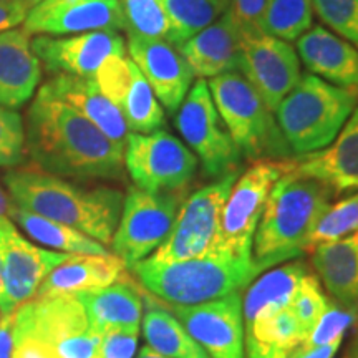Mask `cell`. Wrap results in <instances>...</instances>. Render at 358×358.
Returning a JSON list of instances; mask_svg holds the SVG:
<instances>
[{
  "mask_svg": "<svg viewBox=\"0 0 358 358\" xmlns=\"http://www.w3.org/2000/svg\"><path fill=\"white\" fill-rule=\"evenodd\" d=\"M140 330L111 329L101 334L100 358H133L138 348Z\"/></svg>",
  "mask_w": 358,
  "mask_h": 358,
  "instance_id": "41",
  "label": "cell"
},
{
  "mask_svg": "<svg viewBox=\"0 0 358 358\" xmlns=\"http://www.w3.org/2000/svg\"><path fill=\"white\" fill-rule=\"evenodd\" d=\"M10 358H58L57 352L37 338H22L13 342Z\"/></svg>",
  "mask_w": 358,
  "mask_h": 358,
  "instance_id": "43",
  "label": "cell"
},
{
  "mask_svg": "<svg viewBox=\"0 0 358 358\" xmlns=\"http://www.w3.org/2000/svg\"><path fill=\"white\" fill-rule=\"evenodd\" d=\"M122 7L128 35L173 43V25L163 0H122Z\"/></svg>",
  "mask_w": 358,
  "mask_h": 358,
  "instance_id": "34",
  "label": "cell"
},
{
  "mask_svg": "<svg viewBox=\"0 0 358 358\" xmlns=\"http://www.w3.org/2000/svg\"><path fill=\"white\" fill-rule=\"evenodd\" d=\"M237 176V173H231L187 196L168 237L148 257L159 262H178L209 254L216 241L224 203Z\"/></svg>",
  "mask_w": 358,
  "mask_h": 358,
  "instance_id": "11",
  "label": "cell"
},
{
  "mask_svg": "<svg viewBox=\"0 0 358 358\" xmlns=\"http://www.w3.org/2000/svg\"><path fill=\"white\" fill-rule=\"evenodd\" d=\"M95 82L123 115L129 133H153L164 124L163 106L128 55L108 58L96 71Z\"/></svg>",
  "mask_w": 358,
  "mask_h": 358,
  "instance_id": "16",
  "label": "cell"
},
{
  "mask_svg": "<svg viewBox=\"0 0 358 358\" xmlns=\"http://www.w3.org/2000/svg\"><path fill=\"white\" fill-rule=\"evenodd\" d=\"M237 70L274 113L302 77L292 45L266 34L244 35Z\"/></svg>",
  "mask_w": 358,
  "mask_h": 358,
  "instance_id": "12",
  "label": "cell"
},
{
  "mask_svg": "<svg viewBox=\"0 0 358 358\" xmlns=\"http://www.w3.org/2000/svg\"><path fill=\"white\" fill-rule=\"evenodd\" d=\"M13 350V327L12 317L2 320L0 325V358H10Z\"/></svg>",
  "mask_w": 358,
  "mask_h": 358,
  "instance_id": "45",
  "label": "cell"
},
{
  "mask_svg": "<svg viewBox=\"0 0 358 358\" xmlns=\"http://www.w3.org/2000/svg\"><path fill=\"white\" fill-rule=\"evenodd\" d=\"M8 217L19 224L34 241L55 250H62L66 254H90V256H108L110 254L105 245L83 232L73 229L66 224L27 211L13 203Z\"/></svg>",
  "mask_w": 358,
  "mask_h": 358,
  "instance_id": "30",
  "label": "cell"
},
{
  "mask_svg": "<svg viewBox=\"0 0 358 358\" xmlns=\"http://www.w3.org/2000/svg\"><path fill=\"white\" fill-rule=\"evenodd\" d=\"M208 87L219 116L241 153L254 161L289 159L294 155L274 111L268 110L239 71L209 78Z\"/></svg>",
  "mask_w": 358,
  "mask_h": 358,
  "instance_id": "6",
  "label": "cell"
},
{
  "mask_svg": "<svg viewBox=\"0 0 358 358\" xmlns=\"http://www.w3.org/2000/svg\"><path fill=\"white\" fill-rule=\"evenodd\" d=\"M131 271L148 292L168 306H199L244 287L261 274L252 257H232L222 254L159 262L146 257L131 266Z\"/></svg>",
  "mask_w": 358,
  "mask_h": 358,
  "instance_id": "4",
  "label": "cell"
},
{
  "mask_svg": "<svg viewBox=\"0 0 358 358\" xmlns=\"http://www.w3.org/2000/svg\"><path fill=\"white\" fill-rule=\"evenodd\" d=\"M127 52L150 83L161 106L169 113H176L194 80L176 45L166 40L128 35Z\"/></svg>",
  "mask_w": 358,
  "mask_h": 358,
  "instance_id": "17",
  "label": "cell"
},
{
  "mask_svg": "<svg viewBox=\"0 0 358 358\" xmlns=\"http://www.w3.org/2000/svg\"><path fill=\"white\" fill-rule=\"evenodd\" d=\"M66 2H73V0H42V2L37 3V6L52 7V6H58V3H66Z\"/></svg>",
  "mask_w": 358,
  "mask_h": 358,
  "instance_id": "49",
  "label": "cell"
},
{
  "mask_svg": "<svg viewBox=\"0 0 358 358\" xmlns=\"http://www.w3.org/2000/svg\"><path fill=\"white\" fill-rule=\"evenodd\" d=\"M306 274L303 264H287L272 268L254 282L243 301L244 327L289 307Z\"/></svg>",
  "mask_w": 358,
  "mask_h": 358,
  "instance_id": "28",
  "label": "cell"
},
{
  "mask_svg": "<svg viewBox=\"0 0 358 358\" xmlns=\"http://www.w3.org/2000/svg\"><path fill=\"white\" fill-rule=\"evenodd\" d=\"M353 232H358V192L327 208L308 237L307 250L322 243L342 239Z\"/></svg>",
  "mask_w": 358,
  "mask_h": 358,
  "instance_id": "35",
  "label": "cell"
},
{
  "mask_svg": "<svg viewBox=\"0 0 358 358\" xmlns=\"http://www.w3.org/2000/svg\"><path fill=\"white\" fill-rule=\"evenodd\" d=\"M2 320H3V319H2V317H0V325H2Z\"/></svg>",
  "mask_w": 358,
  "mask_h": 358,
  "instance_id": "52",
  "label": "cell"
},
{
  "mask_svg": "<svg viewBox=\"0 0 358 358\" xmlns=\"http://www.w3.org/2000/svg\"><path fill=\"white\" fill-rule=\"evenodd\" d=\"M30 47L48 73L83 78H95L108 58L127 55V40L118 30H93L65 37L35 35Z\"/></svg>",
  "mask_w": 358,
  "mask_h": 358,
  "instance_id": "13",
  "label": "cell"
},
{
  "mask_svg": "<svg viewBox=\"0 0 358 358\" xmlns=\"http://www.w3.org/2000/svg\"><path fill=\"white\" fill-rule=\"evenodd\" d=\"M42 66L24 29L0 32V106L19 110L34 96Z\"/></svg>",
  "mask_w": 358,
  "mask_h": 358,
  "instance_id": "24",
  "label": "cell"
},
{
  "mask_svg": "<svg viewBox=\"0 0 358 358\" xmlns=\"http://www.w3.org/2000/svg\"><path fill=\"white\" fill-rule=\"evenodd\" d=\"M297 55L312 75L358 95V48L325 27H312L297 40Z\"/></svg>",
  "mask_w": 358,
  "mask_h": 358,
  "instance_id": "23",
  "label": "cell"
},
{
  "mask_svg": "<svg viewBox=\"0 0 358 358\" xmlns=\"http://www.w3.org/2000/svg\"><path fill=\"white\" fill-rule=\"evenodd\" d=\"M209 358H245L243 297L234 292L199 306H168Z\"/></svg>",
  "mask_w": 358,
  "mask_h": 358,
  "instance_id": "15",
  "label": "cell"
},
{
  "mask_svg": "<svg viewBox=\"0 0 358 358\" xmlns=\"http://www.w3.org/2000/svg\"><path fill=\"white\" fill-rule=\"evenodd\" d=\"M87 312L90 327L98 334L111 329L140 330L145 299L131 282H116L108 287L77 295Z\"/></svg>",
  "mask_w": 358,
  "mask_h": 358,
  "instance_id": "27",
  "label": "cell"
},
{
  "mask_svg": "<svg viewBox=\"0 0 358 358\" xmlns=\"http://www.w3.org/2000/svg\"><path fill=\"white\" fill-rule=\"evenodd\" d=\"M141 320L146 347L151 350L169 358H209L168 307L148 302Z\"/></svg>",
  "mask_w": 358,
  "mask_h": 358,
  "instance_id": "31",
  "label": "cell"
},
{
  "mask_svg": "<svg viewBox=\"0 0 358 358\" xmlns=\"http://www.w3.org/2000/svg\"><path fill=\"white\" fill-rule=\"evenodd\" d=\"M24 30L29 35H65L93 30H124L122 0H73L52 7L35 6L27 13Z\"/></svg>",
  "mask_w": 358,
  "mask_h": 358,
  "instance_id": "18",
  "label": "cell"
},
{
  "mask_svg": "<svg viewBox=\"0 0 358 358\" xmlns=\"http://www.w3.org/2000/svg\"><path fill=\"white\" fill-rule=\"evenodd\" d=\"M267 0H231L229 15L234 19L243 35L262 34L261 22Z\"/></svg>",
  "mask_w": 358,
  "mask_h": 358,
  "instance_id": "40",
  "label": "cell"
},
{
  "mask_svg": "<svg viewBox=\"0 0 358 358\" xmlns=\"http://www.w3.org/2000/svg\"><path fill=\"white\" fill-rule=\"evenodd\" d=\"M45 96L65 103L93 123L115 145L124 148L129 129L123 115L110 98L101 92L95 78L73 77V75H52L40 92Z\"/></svg>",
  "mask_w": 358,
  "mask_h": 358,
  "instance_id": "21",
  "label": "cell"
},
{
  "mask_svg": "<svg viewBox=\"0 0 358 358\" xmlns=\"http://www.w3.org/2000/svg\"><path fill=\"white\" fill-rule=\"evenodd\" d=\"M136 358H169V357L161 355V353L151 350L150 347H143L141 350H140V353H138Z\"/></svg>",
  "mask_w": 358,
  "mask_h": 358,
  "instance_id": "47",
  "label": "cell"
},
{
  "mask_svg": "<svg viewBox=\"0 0 358 358\" xmlns=\"http://www.w3.org/2000/svg\"><path fill=\"white\" fill-rule=\"evenodd\" d=\"M12 209V201L6 191L0 187V217H8Z\"/></svg>",
  "mask_w": 358,
  "mask_h": 358,
  "instance_id": "46",
  "label": "cell"
},
{
  "mask_svg": "<svg viewBox=\"0 0 358 358\" xmlns=\"http://www.w3.org/2000/svg\"><path fill=\"white\" fill-rule=\"evenodd\" d=\"M8 226H12V222L7 224V226L0 227V231L6 229ZM2 310H3V282H2V259H0V313H2Z\"/></svg>",
  "mask_w": 358,
  "mask_h": 358,
  "instance_id": "48",
  "label": "cell"
},
{
  "mask_svg": "<svg viewBox=\"0 0 358 358\" xmlns=\"http://www.w3.org/2000/svg\"><path fill=\"white\" fill-rule=\"evenodd\" d=\"M185 201V191L148 192L129 187L111 248L116 257L131 267L163 244Z\"/></svg>",
  "mask_w": 358,
  "mask_h": 358,
  "instance_id": "8",
  "label": "cell"
},
{
  "mask_svg": "<svg viewBox=\"0 0 358 358\" xmlns=\"http://www.w3.org/2000/svg\"><path fill=\"white\" fill-rule=\"evenodd\" d=\"M312 24V0H267L261 30L262 34L290 43L308 32Z\"/></svg>",
  "mask_w": 358,
  "mask_h": 358,
  "instance_id": "33",
  "label": "cell"
},
{
  "mask_svg": "<svg viewBox=\"0 0 358 358\" xmlns=\"http://www.w3.org/2000/svg\"><path fill=\"white\" fill-rule=\"evenodd\" d=\"M25 150L38 169L64 179H122L124 148L65 103L37 93L27 111Z\"/></svg>",
  "mask_w": 358,
  "mask_h": 358,
  "instance_id": "1",
  "label": "cell"
},
{
  "mask_svg": "<svg viewBox=\"0 0 358 358\" xmlns=\"http://www.w3.org/2000/svg\"><path fill=\"white\" fill-rule=\"evenodd\" d=\"M358 320V313L350 308L337 306V303H329L325 312L317 322L312 332L307 335L306 340L301 343V348H313L324 347L335 340H343V335L350 327Z\"/></svg>",
  "mask_w": 358,
  "mask_h": 358,
  "instance_id": "38",
  "label": "cell"
},
{
  "mask_svg": "<svg viewBox=\"0 0 358 358\" xmlns=\"http://www.w3.org/2000/svg\"><path fill=\"white\" fill-rule=\"evenodd\" d=\"M124 168L134 186L148 192L185 191L198 169V158L176 136L163 129L129 133Z\"/></svg>",
  "mask_w": 358,
  "mask_h": 358,
  "instance_id": "10",
  "label": "cell"
},
{
  "mask_svg": "<svg viewBox=\"0 0 358 358\" xmlns=\"http://www.w3.org/2000/svg\"><path fill=\"white\" fill-rule=\"evenodd\" d=\"M357 103L355 93L306 73L279 103L274 115L292 153L302 156L329 146Z\"/></svg>",
  "mask_w": 358,
  "mask_h": 358,
  "instance_id": "5",
  "label": "cell"
},
{
  "mask_svg": "<svg viewBox=\"0 0 358 358\" xmlns=\"http://www.w3.org/2000/svg\"><path fill=\"white\" fill-rule=\"evenodd\" d=\"M3 185L8 198L19 208L66 224L103 245L111 244L122 217V191L87 189L40 169H12L3 174Z\"/></svg>",
  "mask_w": 358,
  "mask_h": 358,
  "instance_id": "2",
  "label": "cell"
},
{
  "mask_svg": "<svg viewBox=\"0 0 358 358\" xmlns=\"http://www.w3.org/2000/svg\"><path fill=\"white\" fill-rule=\"evenodd\" d=\"M25 127L15 110L0 106V168H13L24 161Z\"/></svg>",
  "mask_w": 358,
  "mask_h": 358,
  "instance_id": "39",
  "label": "cell"
},
{
  "mask_svg": "<svg viewBox=\"0 0 358 358\" xmlns=\"http://www.w3.org/2000/svg\"><path fill=\"white\" fill-rule=\"evenodd\" d=\"M312 6L335 35L358 48V0H312Z\"/></svg>",
  "mask_w": 358,
  "mask_h": 358,
  "instance_id": "37",
  "label": "cell"
},
{
  "mask_svg": "<svg viewBox=\"0 0 358 358\" xmlns=\"http://www.w3.org/2000/svg\"><path fill=\"white\" fill-rule=\"evenodd\" d=\"M174 115L179 134L201 161L208 176L224 178L237 173L243 153L219 116L208 80H196Z\"/></svg>",
  "mask_w": 358,
  "mask_h": 358,
  "instance_id": "9",
  "label": "cell"
},
{
  "mask_svg": "<svg viewBox=\"0 0 358 358\" xmlns=\"http://www.w3.org/2000/svg\"><path fill=\"white\" fill-rule=\"evenodd\" d=\"M303 334L289 307L244 327L245 358H289Z\"/></svg>",
  "mask_w": 358,
  "mask_h": 358,
  "instance_id": "29",
  "label": "cell"
},
{
  "mask_svg": "<svg viewBox=\"0 0 358 358\" xmlns=\"http://www.w3.org/2000/svg\"><path fill=\"white\" fill-rule=\"evenodd\" d=\"M30 6L27 0H0V32L24 24Z\"/></svg>",
  "mask_w": 358,
  "mask_h": 358,
  "instance_id": "42",
  "label": "cell"
},
{
  "mask_svg": "<svg viewBox=\"0 0 358 358\" xmlns=\"http://www.w3.org/2000/svg\"><path fill=\"white\" fill-rule=\"evenodd\" d=\"M27 2H29V6H30V8H32V7H35V6H37V3H40V2H42V0H27Z\"/></svg>",
  "mask_w": 358,
  "mask_h": 358,
  "instance_id": "51",
  "label": "cell"
},
{
  "mask_svg": "<svg viewBox=\"0 0 358 358\" xmlns=\"http://www.w3.org/2000/svg\"><path fill=\"white\" fill-rule=\"evenodd\" d=\"M7 224H10V219H8V217H0V227L7 226Z\"/></svg>",
  "mask_w": 358,
  "mask_h": 358,
  "instance_id": "50",
  "label": "cell"
},
{
  "mask_svg": "<svg viewBox=\"0 0 358 358\" xmlns=\"http://www.w3.org/2000/svg\"><path fill=\"white\" fill-rule=\"evenodd\" d=\"M13 342L37 338L52 348L71 335L92 329L77 295L34 297L12 315Z\"/></svg>",
  "mask_w": 358,
  "mask_h": 358,
  "instance_id": "19",
  "label": "cell"
},
{
  "mask_svg": "<svg viewBox=\"0 0 358 358\" xmlns=\"http://www.w3.org/2000/svg\"><path fill=\"white\" fill-rule=\"evenodd\" d=\"M163 3L173 25V45L179 47L222 17L231 0H163Z\"/></svg>",
  "mask_w": 358,
  "mask_h": 358,
  "instance_id": "32",
  "label": "cell"
},
{
  "mask_svg": "<svg viewBox=\"0 0 358 358\" xmlns=\"http://www.w3.org/2000/svg\"><path fill=\"white\" fill-rule=\"evenodd\" d=\"M243 32L229 12L178 47L194 78L209 80L237 71Z\"/></svg>",
  "mask_w": 358,
  "mask_h": 358,
  "instance_id": "22",
  "label": "cell"
},
{
  "mask_svg": "<svg viewBox=\"0 0 358 358\" xmlns=\"http://www.w3.org/2000/svg\"><path fill=\"white\" fill-rule=\"evenodd\" d=\"M292 169V159H257L237 176L224 203L219 231L209 254L252 257L257 224L272 187Z\"/></svg>",
  "mask_w": 358,
  "mask_h": 358,
  "instance_id": "7",
  "label": "cell"
},
{
  "mask_svg": "<svg viewBox=\"0 0 358 358\" xmlns=\"http://www.w3.org/2000/svg\"><path fill=\"white\" fill-rule=\"evenodd\" d=\"M73 254L53 252L25 241L13 226L0 231V259H2L3 310L8 319L19 307L35 297L40 284L50 272Z\"/></svg>",
  "mask_w": 358,
  "mask_h": 358,
  "instance_id": "14",
  "label": "cell"
},
{
  "mask_svg": "<svg viewBox=\"0 0 358 358\" xmlns=\"http://www.w3.org/2000/svg\"><path fill=\"white\" fill-rule=\"evenodd\" d=\"M340 345H342V340H335V342L324 347H313V348L299 347L289 358H334L337 355Z\"/></svg>",
  "mask_w": 358,
  "mask_h": 358,
  "instance_id": "44",
  "label": "cell"
},
{
  "mask_svg": "<svg viewBox=\"0 0 358 358\" xmlns=\"http://www.w3.org/2000/svg\"><path fill=\"white\" fill-rule=\"evenodd\" d=\"M290 171L315 179L332 194L358 191V108L329 146L292 159Z\"/></svg>",
  "mask_w": 358,
  "mask_h": 358,
  "instance_id": "20",
  "label": "cell"
},
{
  "mask_svg": "<svg viewBox=\"0 0 358 358\" xmlns=\"http://www.w3.org/2000/svg\"><path fill=\"white\" fill-rule=\"evenodd\" d=\"M329 303L330 301L322 290L319 279L312 274L303 275L301 285H299L297 292H295L292 302L289 306L290 312L294 313L295 320L301 327L303 340L312 332V329L319 322Z\"/></svg>",
  "mask_w": 358,
  "mask_h": 358,
  "instance_id": "36",
  "label": "cell"
},
{
  "mask_svg": "<svg viewBox=\"0 0 358 358\" xmlns=\"http://www.w3.org/2000/svg\"><path fill=\"white\" fill-rule=\"evenodd\" d=\"M124 262L116 256H90L73 254L45 277L35 297L78 295L108 287L122 280Z\"/></svg>",
  "mask_w": 358,
  "mask_h": 358,
  "instance_id": "25",
  "label": "cell"
},
{
  "mask_svg": "<svg viewBox=\"0 0 358 358\" xmlns=\"http://www.w3.org/2000/svg\"><path fill=\"white\" fill-rule=\"evenodd\" d=\"M312 262L335 301L358 313V232L315 245Z\"/></svg>",
  "mask_w": 358,
  "mask_h": 358,
  "instance_id": "26",
  "label": "cell"
},
{
  "mask_svg": "<svg viewBox=\"0 0 358 358\" xmlns=\"http://www.w3.org/2000/svg\"><path fill=\"white\" fill-rule=\"evenodd\" d=\"M322 182L285 173L272 187L257 224L252 261L262 271L306 252L313 227L330 206Z\"/></svg>",
  "mask_w": 358,
  "mask_h": 358,
  "instance_id": "3",
  "label": "cell"
}]
</instances>
